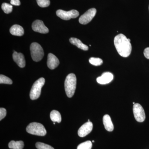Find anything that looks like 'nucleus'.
I'll return each mask as SVG.
<instances>
[{"instance_id":"f257e3e1","label":"nucleus","mask_w":149,"mask_h":149,"mask_svg":"<svg viewBox=\"0 0 149 149\" xmlns=\"http://www.w3.org/2000/svg\"><path fill=\"white\" fill-rule=\"evenodd\" d=\"M114 44L116 50L121 56L127 57L131 54V44L126 36L123 34H119L115 37Z\"/></svg>"},{"instance_id":"f03ea898","label":"nucleus","mask_w":149,"mask_h":149,"mask_svg":"<svg viewBox=\"0 0 149 149\" xmlns=\"http://www.w3.org/2000/svg\"><path fill=\"white\" fill-rule=\"evenodd\" d=\"M77 84L76 76L73 73H70L67 76L65 81V90L67 97H72L74 95Z\"/></svg>"},{"instance_id":"7ed1b4c3","label":"nucleus","mask_w":149,"mask_h":149,"mask_svg":"<svg viewBox=\"0 0 149 149\" xmlns=\"http://www.w3.org/2000/svg\"><path fill=\"white\" fill-rule=\"evenodd\" d=\"M27 133L32 135L38 136H45L47 134V131L44 125L39 123H31L26 128Z\"/></svg>"},{"instance_id":"20e7f679","label":"nucleus","mask_w":149,"mask_h":149,"mask_svg":"<svg viewBox=\"0 0 149 149\" xmlns=\"http://www.w3.org/2000/svg\"><path fill=\"white\" fill-rule=\"evenodd\" d=\"M45 80L43 77H41L35 81L32 85L29 94V96L31 100H35L39 98L41 95L42 88L45 85Z\"/></svg>"},{"instance_id":"39448f33","label":"nucleus","mask_w":149,"mask_h":149,"mask_svg":"<svg viewBox=\"0 0 149 149\" xmlns=\"http://www.w3.org/2000/svg\"><path fill=\"white\" fill-rule=\"evenodd\" d=\"M31 55L32 59L35 62L40 61L44 56L43 48L40 44L37 42H33L30 47Z\"/></svg>"},{"instance_id":"423d86ee","label":"nucleus","mask_w":149,"mask_h":149,"mask_svg":"<svg viewBox=\"0 0 149 149\" xmlns=\"http://www.w3.org/2000/svg\"><path fill=\"white\" fill-rule=\"evenodd\" d=\"M57 16L63 20H68L71 18H75L79 15V12L75 10L66 11L62 10H58L56 12Z\"/></svg>"},{"instance_id":"0eeeda50","label":"nucleus","mask_w":149,"mask_h":149,"mask_svg":"<svg viewBox=\"0 0 149 149\" xmlns=\"http://www.w3.org/2000/svg\"><path fill=\"white\" fill-rule=\"evenodd\" d=\"M134 117L138 122H143L146 119V114L143 107L140 104H135L133 106Z\"/></svg>"},{"instance_id":"6e6552de","label":"nucleus","mask_w":149,"mask_h":149,"mask_svg":"<svg viewBox=\"0 0 149 149\" xmlns=\"http://www.w3.org/2000/svg\"><path fill=\"white\" fill-rule=\"evenodd\" d=\"M97 10L95 8H92L88 10L84 14L81 15L79 19L80 24H86L89 23L95 15Z\"/></svg>"},{"instance_id":"1a4fd4ad","label":"nucleus","mask_w":149,"mask_h":149,"mask_svg":"<svg viewBox=\"0 0 149 149\" xmlns=\"http://www.w3.org/2000/svg\"><path fill=\"white\" fill-rule=\"evenodd\" d=\"M32 29L35 32L42 33V34H47L49 32V29L44 24V22L42 20H35L32 24Z\"/></svg>"},{"instance_id":"9d476101","label":"nucleus","mask_w":149,"mask_h":149,"mask_svg":"<svg viewBox=\"0 0 149 149\" xmlns=\"http://www.w3.org/2000/svg\"><path fill=\"white\" fill-rule=\"evenodd\" d=\"M93 124L92 122L85 123L82 125L78 130V136L80 137H84L91 133L93 130Z\"/></svg>"},{"instance_id":"9b49d317","label":"nucleus","mask_w":149,"mask_h":149,"mask_svg":"<svg viewBox=\"0 0 149 149\" xmlns=\"http://www.w3.org/2000/svg\"><path fill=\"white\" fill-rule=\"evenodd\" d=\"M113 79V74L110 72H104L101 76L97 78V81L99 84L106 85L111 82Z\"/></svg>"},{"instance_id":"f8f14e48","label":"nucleus","mask_w":149,"mask_h":149,"mask_svg":"<svg viewBox=\"0 0 149 149\" xmlns=\"http://www.w3.org/2000/svg\"><path fill=\"white\" fill-rule=\"evenodd\" d=\"M47 64L49 68L53 70L57 67L59 64V60L52 53H49L48 55L47 62Z\"/></svg>"},{"instance_id":"ddd939ff","label":"nucleus","mask_w":149,"mask_h":149,"mask_svg":"<svg viewBox=\"0 0 149 149\" xmlns=\"http://www.w3.org/2000/svg\"><path fill=\"white\" fill-rule=\"evenodd\" d=\"M13 58L14 61L16 63L19 67L22 68L25 67V60L23 54L14 51V53L13 54Z\"/></svg>"},{"instance_id":"4468645a","label":"nucleus","mask_w":149,"mask_h":149,"mask_svg":"<svg viewBox=\"0 0 149 149\" xmlns=\"http://www.w3.org/2000/svg\"><path fill=\"white\" fill-rule=\"evenodd\" d=\"M103 123L104 128L107 130L111 132L114 129V126L112 122L110 116L109 115H105L103 118Z\"/></svg>"},{"instance_id":"2eb2a0df","label":"nucleus","mask_w":149,"mask_h":149,"mask_svg":"<svg viewBox=\"0 0 149 149\" xmlns=\"http://www.w3.org/2000/svg\"><path fill=\"white\" fill-rule=\"evenodd\" d=\"M10 32L12 35L17 36H22L24 34L23 27L18 24H15L10 29Z\"/></svg>"},{"instance_id":"dca6fc26","label":"nucleus","mask_w":149,"mask_h":149,"mask_svg":"<svg viewBox=\"0 0 149 149\" xmlns=\"http://www.w3.org/2000/svg\"><path fill=\"white\" fill-rule=\"evenodd\" d=\"M69 41L71 44L76 46L77 47L83 50L88 51L89 49L88 46L83 44L80 40L77 38L72 37L70 39Z\"/></svg>"},{"instance_id":"f3484780","label":"nucleus","mask_w":149,"mask_h":149,"mask_svg":"<svg viewBox=\"0 0 149 149\" xmlns=\"http://www.w3.org/2000/svg\"><path fill=\"white\" fill-rule=\"evenodd\" d=\"M9 148L13 149H22L24 147V142L22 141H11L8 144Z\"/></svg>"},{"instance_id":"a211bd4d","label":"nucleus","mask_w":149,"mask_h":149,"mask_svg":"<svg viewBox=\"0 0 149 149\" xmlns=\"http://www.w3.org/2000/svg\"><path fill=\"white\" fill-rule=\"evenodd\" d=\"M50 118L52 121L54 122L60 123L61 121V116L59 112L58 111L53 110L50 113Z\"/></svg>"},{"instance_id":"6ab92c4d","label":"nucleus","mask_w":149,"mask_h":149,"mask_svg":"<svg viewBox=\"0 0 149 149\" xmlns=\"http://www.w3.org/2000/svg\"><path fill=\"white\" fill-rule=\"evenodd\" d=\"M89 61L91 64L95 66H99L102 65L103 63L102 60L99 58H91L89 59Z\"/></svg>"},{"instance_id":"aec40b11","label":"nucleus","mask_w":149,"mask_h":149,"mask_svg":"<svg viewBox=\"0 0 149 149\" xmlns=\"http://www.w3.org/2000/svg\"><path fill=\"white\" fill-rule=\"evenodd\" d=\"M92 148V142L89 141L83 142L78 145L77 147V149H91Z\"/></svg>"},{"instance_id":"412c9836","label":"nucleus","mask_w":149,"mask_h":149,"mask_svg":"<svg viewBox=\"0 0 149 149\" xmlns=\"http://www.w3.org/2000/svg\"><path fill=\"white\" fill-rule=\"evenodd\" d=\"M1 8L4 12L6 14L10 13L13 10V6L7 3H3L1 6Z\"/></svg>"},{"instance_id":"4be33fe9","label":"nucleus","mask_w":149,"mask_h":149,"mask_svg":"<svg viewBox=\"0 0 149 149\" xmlns=\"http://www.w3.org/2000/svg\"><path fill=\"white\" fill-rule=\"evenodd\" d=\"M0 83L11 85L12 84L13 81L9 77L3 75V74H1L0 75Z\"/></svg>"},{"instance_id":"5701e85b","label":"nucleus","mask_w":149,"mask_h":149,"mask_svg":"<svg viewBox=\"0 0 149 149\" xmlns=\"http://www.w3.org/2000/svg\"><path fill=\"white\" fill-rule=\"evenodd\" d=\"M35 146L37 149H54L49 145L41 142H37Z\"/></svg>"},{"instance_id":"b1692460","label":"nucleus","mask_w":149,"mask_h":149,"mask_svg":"<svg viewBox=\"0 0 149 149\" xmlns=\"http://www.w3.org/2000/svg\"><path fill=\"white\" fill-rule=\"evenodd\" d=\"M37 4L40 7H47L50 4L49 0H36Z\"/></svg>"},{"instance_id":"393cba45","label":"nucleus","mask_w":149,"mask_h":149,"mask_svg":"<svg viewBox=\"0 0 149 149\" xmlns=\"http://www.w3.org/2000/svg\"><path fill=\"white\" fill-rule=\"evenodd\" d=\"M6 110L5 109L1 108L0 109V120H1L6 115Z\"/></svg>"},{"instance_id":"a878e982","label":"nucleus","mask_w":149,"mask_h":149,"mask_svg":"<svg viewBox=\"0 0 149 149\" xmlns=\"http://www.w3.org/2000/svg\"><path fill=\"white\" fill-rule=\"evenodd\" d=\"M10 4L12 5L19 6L21 3L19 0H10Z\"/></svg>"},{"instance_id":"bb28decb","label":"nucleus","mask_w":149,"mask_h":149,"mask_svg":"<svg viewBox=\"0 0 149 149\" xmlns=\"http://www.w3.org/2000/svg\"><path fill=\"white\" fill-rule=\"evenodd\" d=\"M144 55L146 58L149 59V47L145 49L144 51Z\"/></svg>"},{"instance_id":"cd10ccee","label":"nucleus","mask_w":149,"mask_h":149,"mask_svg":"<svg viewBox=\"0 0 149 149\" xmlns=\"http://www.w3.org/2000/svg\"><path fill=\"white\" fill-rule=\"evenodd\" d=\"M128 41H129V42H130V39H128Z\"/></svg>"},{"instance_id":"c85d7f7f","label":"nucleus","mask_w":149,"mask_h":149,"mask_svg":"<svg viewBox=\"0 0 149 149\" xmlns=\"http://www.w3.org/2000/svg\"><path fill=\"white\" fill-rule=\"evenodd\" d=\"M133 105H134V104H136V103H135V102H133Z\"/></svg>"},{"instance_id":"c756f323","label":"nucleus","mask_w":149,"mask_h":149,"mask_svg":"<svg viewBox=\"0 0 149 149\" xmlns=\"http://www.w3.org/2000/svg\"><path fill=\"white\" fill-rule=\"evenodd\" d=\"M88 121H89V122H90V119H88Z\"/></svg>"},{"instance_id":"7c9ffc66","label":"nucleus","mask_w":149,"mask_h":149,"mask_svg":"<svg viewBox=\"0 0 149 149\" xmlns=\"http://www.w3.org/2000/svg\"><path fill=\"white\" fill-rule=\"evenodd\" d=\"M92 142H93V143H94V142H95V141H92Z\"/></svg>"},{"instance_id":"2f4dec72","label":"nucleus","mask_w":149,"mask_h":149,"mask_svg":"<svg viewBox=\"0 0 149 149\" xmlns=\"http://www.w3.org/2000/svg\"><path fill=\"white\" fill-rule=\"evenodd\" d=\"M54 125H55V122L54 123Z\"/></svg>"},{"instance_id":"473e14b6","label":"nucleus","mask_w":149,"mask_h":149,"mask_svg":"<svg viewBox=\"0 0 149 149\" xmlns=\"http://www.w3.org/2000/svg\"></svg>"}]
</instances>
